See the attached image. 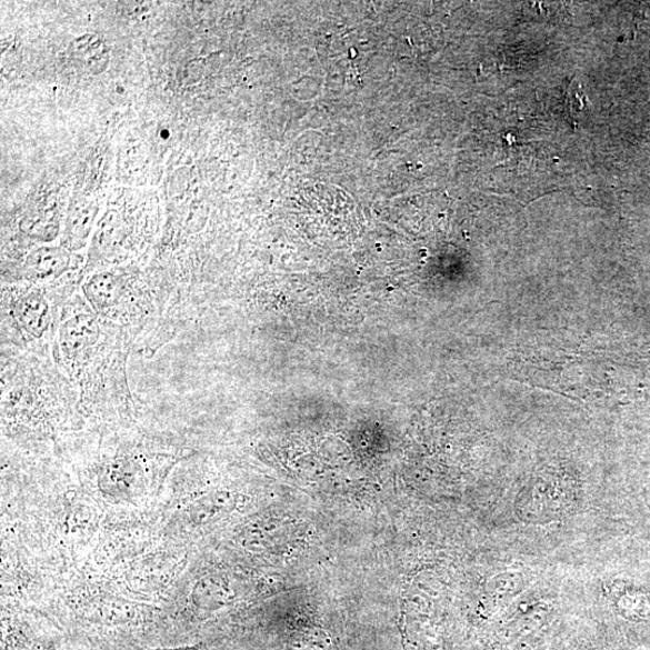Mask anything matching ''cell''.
Returning a JSON list of instances; mask_svg holds the SVG:
<instances>
[{
	"mask_svg": "<svg viewBox=\"0 0 650 650\" xmlns=\"http://www.w3.org/2000/svg\"><path fill=\"white\" fill-rule=\"evenodd\" d=\"M86 297L98 311H108L122 297V280L111 272L96 274L84 287Z\"/></svg>",
	"mask_w": 650,
	"mask_h": 650,
	"instance_id": "4",
	"label": "cell"
},
{
	"mask_svg": "<svg viewBox=\"0 0 650 650\" xmlns=\"http://www.w3.org/2000/svg\"><path fill=\"white\" fill-rule=\"evenodd\" d=\"M14 316L27 332L33 338H41L50 327L49 302L41 294H26L17 302Z\"/></svg>",
	"mask_w": 650,
	"mask_h": 650,
	"instance_id": "2",
	"label": "cell"
},
{
	"mask_svg": "<svg viewBox=\"0 0 650 650\" xmlns=\"http://www.w3.org/2000/svg\"><path fill=\"white\" fill-rule=\"evenodd\" d=\"M99 338V326L89 314H80L66 322L61 330L62 352L69 359H81L92 350Z\"/></svg>",
	"mask_w": 650,
	"mask_h": 650,
	"instance_id": "1",
	"label": "cell"
},
{
	"mask_svg": "<svg viewBox=\"0 0 650 650\" xmlns=\"http://www.w3.org/2000/svg\"><path fill=\"white\" fill-rule=\"evenodd\" d=\"M70 264L69 254L62 249L41 248L26 260L24 277L32 281H43L60 277Z\"/></svg>",
	"mask_w": 650,
	"mask_h": 650,
	"instance_id": "3",
	"label": "cell"
},
{
	"mask_svg": "<svg viewBox=\"0 0 650 650\" xmlns=\"http://www.w3.org/2000/svg\"><path fill=\"white\" fill-rule=\"evenodd\" d=\"M93 208H80V210L76 211L74 214H70V230L74 228L72 233L77 236H86L89 233L90 224L93 221ZM71 233V234H72Z\"/></svg>",
	"mask_w": 650,
	"mask_h": 650,
	"instance_id": "6",
	"label": "cell"
},
{
	"mask_svg": "<svg viewBox=\"0 0 650 650\" xmlns=\"http://www.w3.org/2000/svg\"><path fill=\"white\" fill-rule=\"evenodd\" d=\"M28 234H32L39 239L49 240L47 237L52 239L57 231V223L54 217H46L43 214L29 217L23 223Z\"/></svg>",
	"mask_w": 650,
	"mask_h": 650,
	"instance_id": "5",
	"label": "cell"
},
{
	"mask_svg": "<svg viewBox=\"0 0 650 650\" xmlns=\"http://www.w3.org/2000/svg\"><path fill=\"white\" fill-rule=\"evenodd\" d=\"M150 650H208L204 646H196V647H190V646H186V647H177V648H157V649H150Z\"/></svg>",
	"mask_w": 650,
	"mask_h": 650,
	"instance_id": "7",
	"label": "cell"
}]
</instances>
